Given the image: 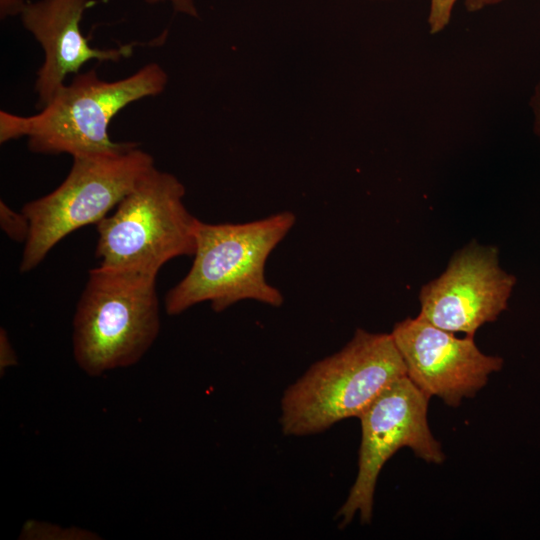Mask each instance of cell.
Listing matches in <instances>:
<instances>
[{"label":"cell","mask_w":540,"mask_h":540,"mask_svg":"<svg viewBox=\"0 0 540 540\" xmlns=\"http://www.w3.org/2000/svg\"><path fill=\"white\" fill-rule=\"evenodd\" d=\"M373 1H388V0H373Z\"/></svg>","instance_id":"d6986e66"},{"label":"cell","mask_w":540,"mask_h":540,"mask_svg":"<svg viewBox=\"0 0 540 540\" xmlns=\"http://www.w3.org/2000/svg\"><path fill=\"white\" fill-rule=\"evenodd\" d=\"M295 221L289 211L245 223L199 220L192 266L167 292V314L178 315L201 302H210L215 312L242 300L281 306L282 293L267 282L265 264Z\"/></svg>","instance_id":"7a4b0ae2"},{"label":"cell","mask_w":540,"mask_h":540,"mask_svg":"<svg viewBox=\"0 0 540 540\" xmlns=\"http://www.w3.org/2000/svg\"><path fill=\"white\" fill-rule=\"evenodd\" d=\"M16 364H17L16 353L12 347V344L10 343V340L8 338L6 331L3 328H1V331H0L1 373H3V370L7 369L8 367L14 366Z\"/></svg>","instance_id":"5bb4252c"},{"label":"cell","mask_w":540,"mask_h":540,"mask_svg":"<svg viewBox=\"0 0 540 540\" xmlns=\"http://www.w3.org/2000/svg\"><path fill=\"white\" fill-rule=\"evenodd\" d=\"M530 107L534 118V132L540 140V76L530 99Z\"/></svg>","instance_id":"2e32d148"},{"label":"cell","mask_w":540,"mask_h":540,"mask_svg":"<svg viewBox=\"0 0 540 540\" xmlns=\"http://www.w3.org/2000/svg\"><path fill=\"white\" fill-rule=\"evenodd\" d=\"M458 1L430 0L427 16V25L430 34H439L448 27Z\"/></svg>","instance_id":"7c38bea8"},{"label":"cell","mask_w":540,"mask_h":540,"mask_svg":"<svg viewBox=\"0 0 540 540\" xmlns=\"http://www.w3.org/2000/svg\"><path fill=\"white\" fill-rule=\"evenodd\" d=\"M21 536L22 537L26 536L24 538H29V539L48 538V536H50L49 538H55L54 536H60V537L66 536L68 539L71 538L69 536H74L75 539L76 538L80 539V537H77V536H81L83 539H89L88 537H85V536H89L90 538H92L91 537L92 534L90 532H86L79 529L68 530V529L53 527L52 525H46L44 523H38V522L27 523L26 526L23 528V532Z\"/></svg>","instance_id":"4fadbf2b"},{"label":"cell","mask_w":540,"mask_h":540,"mask_svg":"<svg viewBox=\"0 0 540 540\" xmlns=\"http://www.w3.org/2000/svg\"><path fill=\"white\" fill-rule=\"evenodd\" d=\"M167 82V73L155 62L116 81L100 79L94 69L78 73L34 115L1 110L0 143L26 138L34 153L72 157L120 149L127 142L110 138L111 120L129 104L161 94Z\"/></svg>","instance_id":"6da1fadb"},{"label":"cell","mask_w":540,"mask_h":540,"mask_svg":"<svg viewBox=\"0 0 540 540\" xmlns=\"http://www.w3.org/2000/svg\"><path fill=\"white\" fill-rule=\"evenodd\" d=\"M429 397L404 376L390 385L358 417L361 443L357 476L336 518L348 525L356 514L370 523L379 473L401 448H410L428 463L441 464L445 455L428 425Z\"/></svg>","instance_id":"52a82bcc"},{"label":"cell","mask_w":540,"mask_h":540,"mask_svg":"<svg viewBox=\"0 0 540 540\" xmlns=\"http://www.w3.org/2000/svg\"><path fill=\"white\" fill-rule=\"evenodd\" d=\"M391 335L407 377L429 398L439 397L453 408L474 397L503 366L501 357L477 347L474 336L459 338L419 316L396 323Z\"/></svg>","instance_id":"9c48e42d"},{"label":"cell","mask_w":540,"mask_h":540,"mask_svg":"<svg viewBox=\"0 0 540 540\" xmlns=\"http://www.w3.org/2000/svg\"><path fill=\"white\" fill-rule=\"evenodd\" d=\"M92 3L93 0L26 1L20 11L24 28L34 36L44 53L35 81L39 109L65 85L66 76L80 73L87 62L93 59L118 62L132 54L135 43L109 49L89 44L90 38L82 34L80 23Z\"/></svg>","instance_id":"30bf717a"},{"label":"cell","mask_w":540,"mask_h":540,"mask_svg":"<svg viewBox=\"0 0 540 540\" xmlns=\"http://www.w3.org/2000/svg\"><path fill=\"white\" fill-rule=\"evenodd\" d=\"M26 0H0V17L5 19L9 16L19 15Z\"/></svg>","instance_id":"e0dca14e"},{"label":"cell","mask_w":540,"mask_h":540,"mask_svg":"<svg viewBox=\"0 0 540 540\" xmlns=\"http://www.w3.org/2000/svg\"><path fill=\"white\" fill-rule=\"evenodd\" d=\"M515 284L516 277L499 265L498 249L473 242L422 286L418 316L443 330L474 336L507 309Z\"/></svg>","instance_id":"ba28073f"},{"label":"cell","mask_w":540,"mask_h":540,"mask_svg":"<svg viewBox=\"0 0 540 540\" xmlns=\"http://www.w3.org/2000/svg\"><path fill=\"white\" fill-rule=\"evenodd\" d=\"M0 225L13 241L26 242L30 234V221L21 211L11 209L3 200L0 201Z\"/></svg>","instance_id":"8fae6325"},{"label":"cell","mask_w":540,"mask_h":540,"mask_svg":"<svg viewBox=\"0 0 540 540\" xmlns=\"http://www.w3.org/2000/svg\"><path fill=\"white\" fill-rule=\"evenodd\" d=\"M404 376L406 367L391 333L357 329L341 350L315 362L286 389L282 430L285 435H311L358 418Z\"/></svg>","instance_id":"3957f363"},{"label":"cell","mask_w":540,"mask_h":540,"mask_svg":"<svg viewBox=\"0 0 540 540\" xmlns=\"http://www.w3.org/2000/svg\"><path fill=\"white\" fill-rule=\"evenodd\" d=\"M462 1H463L465 9L468 12L475 13V12L482 11L486 8L499 5L505 0H462Z\"/></svg>","instance_id":"ac0fdd59"},{"label":"cell","mask_w":540,"mask_h":540,"mask_svg":"<svg viewBox=\"0 0 540 540\" xmlns=\"http://www.w3.org/2000/svg\"><path fill=\"white\" fill-rule=\"evenodd\" d=\"M157 275L98 266L73 319V354L89 376L137 363L160 329Z\"/></svg>","instance_id":"277c9868"},{"label":"cell","mask_w":540,"mask_h":540,"mask_svg":"<svg viewBox=\"0 0 540 540\" xmlns=\"http://www.w3.org/2000/svg\"><path fill=\"white\" fill-rule=\"evenodd\" d=\"M154 167L153 157L137 142L113 151L73 156L63 182L21 210L30 221V234L19 271L30 272L67 235L100 222Z\"/></svg>","instance_id":"5b68a950"},{"label":"cell","mask_w":540,"mask_h":540,"mask_svg":"<svg viewBox=\"0 0 540 540\" xmlns=\"http://www.w3.org/2000/svg\"><path fill=\"white\" fill-rule=\"evenodd\" d=\"M169 2L173 10L190 17H198V10L193 0H145L147 4H157L160 2Z\"/></svg>","instance_id":"9a60e30c"},{"label":"cell","mask_w":540,"mask_h":540,"mask_svg":"<svg viewBox=\"0 0 540 540\" xmlns=\"http://www.w3.org/2000/svg\"><path fill=\"white\" fill-rule=\"evenodd\" d=\"M184 196L176 176L152 168L96 224L99 266L158 275L168 261L193 256L199 219L186 208Z\"/></svg>","instance_id":"8992f818"}]
</instances>
